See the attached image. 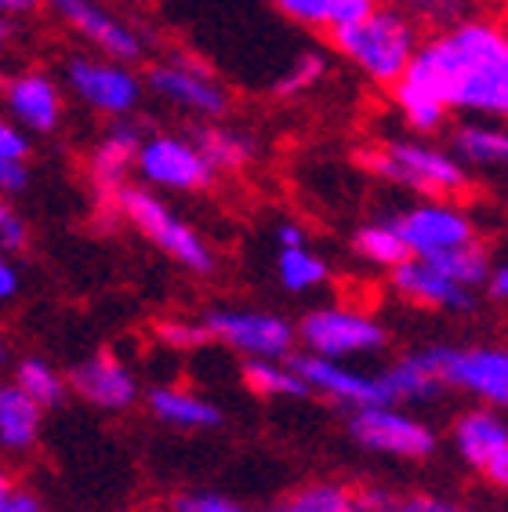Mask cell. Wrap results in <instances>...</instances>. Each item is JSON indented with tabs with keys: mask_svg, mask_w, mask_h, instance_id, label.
I'll return each instance as SVG.
<instances>
[{
	"mask_svg": "<svg viewBox=\"0 0 508 512\" xmlns=\"http://www.w3.org/2000/svg\"><path fill=\"white\" fill-rule=\"evenodd\" d=\"M22 287V276L19 266H15V258L8 251H0V302H11V298L19 295Z\"/></svg>",
	"mask_w": 508,
	"mask_h": 512,
	"instance_id": "obj_40",
	"label": "cell"
},
{
	"mask_svg": "<svg viewBox=\"0 0 508 512\" xmlns=\"http://www.w3.org/2000/svg\"><path fill=\"white\" fill-rule=\"evenodd\" d=\"M276 276H280V284L287 291L305 295V291H316V287H323L331 280V266L316 251H309V244H294V247H280Z\"/></svg>",
	"mask_w": 508,
	"mask_h": 512,
	"instance_id": "obj_27",
	"label": "cell"
},
{
	"mask_svg": "<svg viewBox=\"0 0 508 512\" xmlns=\"http://www.w3.org/2000/svg\"><path fill=\"white\" fill-rule=\"evenodd\" d=\"M291 367L302 375V382L309 385V393H323L327 400H334V404H345V407L389 404L385 393H381L378 378L349 367V360H327V356L302 353V356H294Z\"/></svg>",
	"mask_w": 508,
	"mask_h": 512,
	"instance_id": "obj_17",
	"label": "cell"
},
{
	"mask_svg": "<svg viewBox=\"0 0 508 512\" xmlns=\"http://www.w3.org/2000/svg\"><path fill=\"white\" fill-rule=\"evenodd\" d=\"M400 80L421 88L447 113L494 117L508 113V30L494 15H465L443 30L421 33Z\"/></svg>",
	"mask_w": 508,
	"mask_h": 512,
	"instance_id": "obj_1",
	"label": "cell"
},
{
	"mask_svg": "<svg viewBox=\"0 0 508 512\" xmlns=\"http://www.w3.org/2000/svg\"><path fill=\"white\" fill-rule=\"evenodd\" d=\"M276 240H280V247L305 244V229L298 226V222H280V226H276Z\"/></svg>",
	"mask_w": 508,
	"mask_h": 512,
	"instance_id": "obj_43",
	"label": "cell"
},
{
	"mask_svg": "<svg viewBox=\"0 0 508 512\" xmlns=\"http://www.w3.org/2000/svg\"><path fill=\"white\" fill-rule=\"evenodd\" d=\"M378 382L389 404H429L432 396H440L447 389L436 375L429 353L400 356L389 371H381Z\"/></svg>",
	"mask_w": 508,
	"mask_h": 512,
	"instance_id": "obj_22",
	"label": "cell"
},
{
	"mask_svg": "<svg viewBox=\"0 0 508 512\" xmlns=\"http://www.w3.org/2000/svg\"><path fill=\"white\" fill-rule=\"evenodd\" d=\"M142 135H146V131L138 128L135 120L120 117V120H113V124L98 135L95 146H91L88 182L102 204H109L113 193H117L120 186H127V178L135 175V153H138Z\"/></svg>",
	"mask_w": 508,
	"mask_h": 512,
	"instance_id": "obj_18",
	"label": "cell"
},
{
	"mask_svg": "<svg viewBox=\"0 0 508 512\" xmlns=\"http://www.w3.org/2000/svg\"><path fill=\"white\" fill-rule=\"evenodd\" d=\"M66 88L77 102L106 120L135 117L146 102V80L131 62L106 59V55H73L66 62Z\"/></svg>",
	"mask_w": 508,
	"mask_h": 512,
	"instance_id": "obj_6",
	"label": "cell"
},
{
	"mask_svg": "<svg viewBox=\"0 0 508 512\" xmlns=\"http://www.w3.org/2000/svg\"><path fill=\"white\" fill-rule=\"evenodd\" d=\"M30 186V164L26 160H0V197H19Z\"/></svg>",
	"mask_w": 508,
	"mask_h": 512,
	"instance_id": "obj_38",
	"label": "cell"
},
{
	"mask_svg": "<svg viewBox=\"0 0 508 512\" xmlns=\"http://www.w3.org/2000/svg\"><path fill=\"white\" fill-rule=\"evenodd\" d=\"M284 19H291L302 30H313L331 37L334 30H342L349 22H356L360 15L378 4V0H269Z\"/></svg>",
	"mask_w": 508,
	"mask_h": 512,
	"instance_id": "obj_24",
	"label": "cell"
},
{
	"mask_svg": "<svg viewBox=\"0 0 508 512\" xmlns=\"http://www.w3.org/2000/svg\"><path fill=\"white\" fill-rule=\"evenodd\" d=\"M149 512H160V509H149Z\"/></svg>",
	"mask_w": 508,
	"mask_h": 512,
	"instance_id": "obj_49",
	"label": "cell"
},
{
	"mask_svg": "<svg viewBox=\"0 0 508 512\" xmlns=\"http://www.w3.org/2000/svg\"><path fill=\"white\" fill-rule=\"evenodd\" d=\"M15 385H19L26 396H33L44 411H48V407H59L69 393L66 378H62L48 360H40V356L19 360V367H15Z\"/></svg>",
	"mask_w": 508,
	"mask_h": 512,
	"instance_id": "obj_30",
	"label": "cell"
},
{
	"mask_svg": "<svg viewBox=\"0 0 508 512\" xmlns=\"http://www.w3.org/2000/svg\"><path fill=\"white\" fill-rule=\"evenodd\" d=\"M0 512H48V505L40 502L37 494H30V491H15L8 494V502L0 505Z\"/></svg>",
	"mask_w": 508,
	"mask_h": 512,
	"instance_id": "obj_41",
	"label": "cell"
},
{
	"mask_svg": "<svg viewBox=\"0 0 508 512\" xmlns=\"http://www.w3.org/2000/svg\"><path fill=\"white\" fill-rule=\"evenodd\" d=\"M171 512H254V509L233 502V498H222V494L189 491V494H178L175 502H171Z\"/></svg>",
	"mask_w": 508,
	"mask_h": 512,
	"instance_id": "obj_36",
	"label": "cell"
},
{
	"mask_svg": "<svg viewBox=\"0 0 508 512\" xmlns=\"http://www.w3.org/2000/svg\"><path fill=\"white\" fill-rule=\"evenodd\" d=\"M146 88L157 95L164 106L186 113L196 120H225L233 109V95L222 80L215 77V69L207 62L193 59L186 51H175L167 59L149 66Z\"/></svg>",
	"mask_w": 508,
	"mask_h": 512,
	"instance_id": "obj_5",
	"label": "cell"
},
{
	"mask_svg": "<svg viewBox=\"0 0 508 512\" xmlns=\"http://www.w3.org/2000/svg\"><path fill=\"white\" fill-rule=\"evenodd\" d=\"M26 244H30V226H26V218L8 204V197H0V251L19 255Z\"/></svg>",
	"mask_w": 508,
	"mask_h": 512,
	"instance_id": "obj_35",
	"label": "cell"
},
{
	"mask_svg": "<svg viewBox=\"0 0 508 512\" xmlns=\"http://www.w3.org/2000/svg\"><path fill=\"white\" fill-rule=\"evenodd\" d=\"M15 491V480H11V473L8 469H0V505L8 502V494Z\"/></svg>",
	"mask_w": 508,
	"mask_h": 512,
	"instance_id": "obj_46",
	"label": "cell"
},
{
	"mask_svg": "<svg viewBox=\"0 0 508 512\" xmlns=\"http://www.w3.org/2000/svg\"><path fill=\"white\" fill-rule=\"evenodd\" d=\"M273 512H356V491L345 483L316 480L284 494Z\"/></svg>",
	"mask_w": 508,
	"mask_h": 512,
	"instance_id": "obj_28",
	"label": "cell"
},
{
	"mask_svg": "<svg viewBox=\"0 0 508 512\" xmlns=\"http://www.w3.org/2000/svg\"><path fill=\"white\" fill-rule=\"evenodd\" d=\"M363 168L392 186L411 189L418 197L458 200L472 189V171L447 146L429 142V135L385 138L360 153Z\"/></svg>",
	"mask_w": 508,
	"mask_h": 512,
	"instance_id": "obj_2",
	"label": "cell"
},
{
	"mask_svg": "<svg viewBox=\"0 0 508 512\" xmlns=\"http://www.w3.org/2000/svg\"><path fill=\"white\" fill-rule=\"evenodd\" d=\"M211 342H222L247 360H287L294 353V324L262 309H211L204 316Z\"/></svg>",
	"mask_w": 508,
	"mask_h": 512,
	"instance_id": "obj_11",
	"label": "cell"
},
{
	"mask_svg": "<svg viewBox=\"0 0 508 512\" xmlns=\"http://www.w3.org/2000/svg\"><path fill=\"white\" fill-rule=\"evenodd\" d=\"M389 273L396 295L421 309H440V313H469V309H476V291L450 280L443 269L432 266L429 258H403L400 266H392Z\"/></svg>",
	"mask_w": 508,
	"mask_h": 512,
	"instance_id": "obj_16",
	"label": "cell"
},
{
	"mask_svg": "<svg viewBox=\"0 0 508 512\" xmlns=\"http://www.w3.org/2000/svg\"><path fill=\"white\" fill-rule=\"evenodd\" d=\"M244 385L265 400H287V396H309V385L284 360H247Z\"/></svg>",
	"mask_w": 508,
	"mask_h": 512,
	"instance_id": "obj_29",
	"label": "cell"
},
{
	"mask_svg": "<svg viewBox=\"0 0 508 512\" xmlns=\"http://www.w3.org/2000/svg\"><path fill=\"white\" fill-rule=\"evenodd\" d=\"M440 375L443 385L461 389V393L479 396L487 407H505L508 404V353L494 349V345H469V349H454V345H440V349H425Z\"/></svg>",
	"mask_w": 508,
	"mask_h": 512,
	"instance_id": "obj_13",
	"label": "cell"
},
{
	"mask_svg": "<svg viewBox=\"0 0 508 512\" xmlns=\"http://www.w3.org/2000/svg\"><path fill=\"white\" fill-rule=\"evenodd\" d=\"M352 251L374 269H392L400 266L407 255V244H403L400 229L392 226V218H381V222H367V226L356 229L352 237Z\"/></svg>",
	"mask_w": 508,
	"mask_h": 512,
	"instance_id": "obj_26",
	"label": "cell"
},
{
	"mask_svg": "<svg viewBox=\"0 0 508 512\" xmlns=\"http://www.w3.org/2000/svg\"><path fill=\"white\" fill-rule=\"evenodd\" d=\"M44 407L26 396L19 385H0V447L11 454H26L37 447Z\"/></svg>",
	"mask_w": 508,
	"mask_h": 512,
	"instance_id": "obj_23",
	"label": "cell"
},
{
	"mask_svg": "<svg viewBox=\"0 0 508 512\" xmlns=\"http://www.w3.org/2000/svg\"><path fill=\"white\" fill-rule=\"evenodd\" d=\"M298 342L327 360H356V356L381 353L389 342V331L356 306H320L302 316L294 327Z\"/></svg>",
	"mask_w": 508,
	"mask_h": 512,
	"instance_id": "obj_8",
	"label": "cell"
},
{
	"mask_svg": "<svg viewBox=\"0 0 508 512\" xmlns=\"http://www.w3.org/2000/svg\"><path fill=\"white\" fill-rule=\"evenodd\" d=\"M458 458L494 487H508V425L494 407L465 411L454 422Z\"/></svg>",
	"mask_w": 508,
	"mask_h": 512,
	"instance_id": "obj_15",
	"label": "cell"
},
{
	"mask_svg": "<svg viewBox=\"0 0 508 512\" xmlns=\"http://www.w3.org/2000/svg\"><path fill=\"white\" fill-rule=\"evenodd\" d=\"M196 149L204 153V160L215 168V175H229V171H244L258 157V138L251 131L236 128V124H222V120H204L200 128L189 135Z\"/></svg>",
	"mask_w": 508,
	"mask_h": 512,
	"instance_id": "obj_21",
	"label": "cell"
},
{
	"mask_svg": "<svg viewBox=\"0 0 508 512\" xmlns=\"http://www.w3.org/2000/svg\"><path fill=\"white\" fill-rule=\"evenodd\" d=\"M349 433L356 444L367 451L392 454V458H407V462H425L436 451V433L429 425L400 411L396 404H367L352 407Z\"/></svg>",
	"mask_w": 508,
	"mask_h": 512,
	"instance_id": "obj_12",
	"label": "cell"
},
{
	"mask_svg": "<svg viewBox=\"0 0 508 512\" xmlns=\"http://www.w3.org/2000/svg\"><path fill=\"white\" fill-rule=\"evenodd\" d=\"M327 40L356 73H363L371 84L392 88L407 69V62L414 59V51L421 44V30L400 8H392L389 0H378L367 15H360L342 30H334Z\"/></svg>",
	"mask_w": 508,
	"mask_h": 512,
	"instance_id": "obj_3",
	"label": "cell"
},
{
	"mask_svg": "<svg viewBox=\"0 0 508 512\" xmlns=\"http://www.w3.org/2000/svg\"><path fill=\"white\" fill-rule=\"evenodd\" d=\"M429 262L436 269H443L450 280H458V284L472 287V291H479V287H483L490 266H494V258H490V247L483 244V240H472V244H465V247H454V251L429 258Z\"/></svg>",
	"mask_w": 508,
	"mask_h": 512,
	"instance_id": "obj_31",
	"label": "cell"
},
{
	"mask_svg": "<svg viewBox=\"0 0 508 512\" xmlns=\"http://www.w3.org/2000/svg\"><path fill=\"white\" fill-rule=\"evenodd\" d=\"M476 4H498V0H476Z\"/></svg>",
	"mask_w": 508,
	"mask_h": 512,
	"instance_id": "obj_48",
	"label": "cell"
},
{
	"mask_svg": "<svg viewBox=\"0 0 508 512\" xmlns=\"http://www.w3.org/2000/svg\"><path fill=\"white\" fill-rule=\"evenodd\" d=\"M483 287H487V295L494 298V302H505V298H508V266H505V262L490 266V273H487V280H483Z\"/></svg>",
	"mask_w": 508,
	"mask_h": 512,
	"instance_id": "obj_42",
	"label": "cell"
},
{
	"mask_svg": "<svg viewBox=\"0 0 508 512\" xmlns=\"http://www.w3.org/2000/svg\"><path fill=\"white\" fill-rule=\"evenodd\" d=\"M396 512H472L458 502H447V498H432V494H411V498H400Z\"/></svg>",
	"mask_w": 508,
	"mask_h": 512,
	"instance_id": "obj_39",
	"label": "cell"
},
{
	"mask_svg": "<svg viewBox=\"0 0 508 512\" xmlns=\"http://www.w3.org/2000/svg\"><path fill=\"white\" fill-rule=\"evenodd\" d=\"M392 8H400L421 33L443 30L450 22L465 19L476 11V0H389Z\"/></svg>",
	"mask_w": 508,
	"mask_h": 512,
	"instance_id": "obj_32",
	"label": "cell"
},
{
	"mask_svg": "<svg viewBox=\"0 0 508 512\" xmlns=\"http://www.w3.org/2000/svg\"><path fill=\"white\" fill-rule=\"evenodd\" d=\"M447 149L469 171H494L508 164V131L494 117H461L450 128Z\"/></svg>",
	"mask_w": 508,
	"mask_h": 512,
	"instance_id": "obj_20",
	"label": "cell"
},
{
	"mask_svg": "<svg viewBox=\"0 0 508 512\" xmlns=\"http://www.w3.org/2000/svg\"><path fill=\"white\" fill-rule=\"evenodd\" d=\"M135 175L142 186L164 189V193H200V189L215 186V168L204 160L189 135L175 131H157V135H142L135 153Z\"/></svg>",
	"mask_w": 508,
	"mask_h": 512,
	"instance_id": "obj_7",
	"label": "cell"
},
{
	"mask_svg": "<svg viewBox=\"0 0 508 512\" xmlns=\"http://www.w3.org/2000/svg\"><path fill=\"white\" fill-rule=\"evenodd\" d=\"M392 226L400 229L411 258H436L454 251V247H465L472 240H479L476 218L458 200L421 197L418 204L403 207L400 215L392 218Z\"/></svg>",
	"mask_w": 508,
	"mask_h": 512,
	"instance_id": "obj_9",
	"label": "cell"
},
{
	"mask_svg": "<svg viewBox=\"0 0 508 512\" xmlns=\"http://www.w3.org/2000/svg\"><path fill=\"white\" fill-rule=\"evenodd\" d=\"M48 8L59 15V22H66L69 30L77 33L95 55L117 62H142L146 59V33L138 30L135 22L124 15H113L109 4L102 0H48Z\"/></svg>",
	"mask_w": 508,
	"mask_h": 512,
	"instance_id": "obj_10",
	"label": "cell"
},
{
	"mask_svg": "<svg viewBox=\"0 0 508 512\" xmlns=\"http://www.w3.org/2000/svg\"><path fill=\"white\" fill-rule=\"evenodd\" d=\"M66 385L80 400H88L91 407H102V411H127L138 400L135 371L106 349L80 360Z\"/></svg>",
	"mask_w": 508,
	"mask_h": 512,
	"instance_id": "obj_19",
	"label": "cell"
},
{
	"mask_svg": "<svg viewBox=\"0 0 508 512\" xmlns=\"http://www.w3.org/2000/svg\"><path fill=\"white\" fill-rule=\"evenodd\" d=\"M0 160H30V131L0 113Z\"/></svg>",
	"mask_w": 508,
	"mask_h": 512,
	"instance_id": "obj_37",
	"label": "cell"
},
{
	"mask_svg": "<svg viewBox=\"0 0 508 512\" xmlns=\"http://www.w3.org/2000/svg\"><path fill=\"white\" fill-rule=\"evenodd\" d=\"M0 102L22 131L33 135H51L62 128L66 117V95H62L59 80L44 73V69H19L0 84Z\"/></svg>",
	"mask_w": 508,
	"mask_h": 512,
	"instance_id": "obj_14",
	"label": "cell"
},
{
	"mask_svg": "<svg viewBox=\"0 0 508 512\" xmlns=\"http://www.w3.org/2000/svg\"><path fill=\"white\" fill-rule=\"evenodd\" d=\"M8 364V342H4V335H0V367Z\"/></svg>",
	"mask_w": 508,
	"mask_h": 512,
	"instance_id": "obj_47",
	"label": "cell"
},
{
	"mask_svg": "<svg viewBox=\"0 0 508 512\" xmlns=\"http://www.w3.org/2000/svg\"><path fill=\"white\" fill-rule=\"evenodd\" d=\"M15 37H19V26H15V19H11V15H0V55L15 44Z\"/></svg>",
	"mask_w": 508,
	"mask_h": 512,
	"instance_id": "obj_45",
	"label": "cell"
},
{
	"mask_svg": "<svg viewBox=\"0 0 508 512\" xmlns=\"http://www.w3.org/2000/svg\"><path fill=\"white\" fill-rule=\"evenodd\" d=\"M327 69H331V62H327L323 51H302V55H298V59L280 73V80H276L273 91L280 95V99H298V95L313 91L316 84L327 77Z\"/></svg>",
	"mask_w": 508,
	"mask_h": 512,
	"instance_id": "obj_33",
	"label": "cell"
},
{
	"mask_svg": "<svg viewBox=\"0 0 508 512\" xmlns=\"http://www.w3.org/2000/svg\"><path fill=\"white\" fill-rule=\"evenodd\" d=\"M109 207H117V215L124 218L127 226H135L149 244L164 251L171 262H178L182 269L196 276L215 273V251L207 247V240L189 226L186 218L175 215L171 204L160 197L157 189L149 186H120L109 200Z\"/></svg>",
	"mask_w": 508,
	"mask_h": 512,
	"instance_id": "obj_4",
	"label": "cell"
},
{
	"mask_svg": "<svg viewBox=\"0 0 508 512\" xmlns=\"http://www.w3.org/2000/svg\"><path fill=\"white\" fill-rule=\"evenodd\" d=\"M157 338L167 349H200V345L211 342L204 320H186V316H171V320H160Z\"/></svg>",
	"mask_w": 508,
	"mask_h": 512,
	"instance_id": "obj_34",
	"label": "cell"
},
{
	"mask_svg": "<svg viewBox=\"0 0 508 512\" xmlns=\"http://www.w3.org/2000/svg\"><path fill=\"white\" fill-rule=\"evenodd\" d=\"M40 8V0H0V15H11V19H22L30 11Z\"/></svg>",
	"mask_w": 508,
	"mask_h": 512,
	"instance_id": "obj_44",
	"label": "cell"
},
{
	"mask_svg": "<svg viewBox=\"0 0 508 512\" xmlns=\"http://www.w3.org/2000/svg\"><path fill=\"white\" fill-rule=\"evenodd\" d=\"M149 411L157 414L160 422L175 425V429H215L222 422V411L211 400H204L193 389H182V385L153 389L149 393Z\"/></svg>",
	"mask_w": 508,
	"mask_h": 512,
	"instance_id": "obj_25",
	"label": "cell"
}]
</instances>
